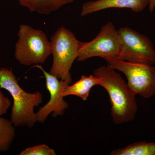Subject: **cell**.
Instances as JSON below:
<instances>
[{
	"mask_svg": "<svg viewBox=\"0 0 155 155\" xmlns=\"http://www.w3.org/2000/svg\"><path fill=\"white\" fill-rule=\"evenodd\" d=\"M64 1L67 4H69V3H72L74 0H64Z\"/></svg>",
	"mask_w": 155,
	"mask_h": 155,
	"instance_id": "cell-17",
	"label": "cell"
},
{
	"mask_svg": "<svg viewBox=\"0 0 155 155\" xmlns=\"http://www.w3.org/2000/svg\"><path fill=\"white\" fill-rule=\"evenodd\" d=\"M122 48L116 60L153 65L155 48L148 37L129 27L118 29Z\"/></svg>",
	"mask_w": 155,
	"mask_h": 155,
	"instance_id": "cell-7",
	"label": "cell"
},
{
	"mask_svg": "<svg viewBox=\"0 0 155 155\" xmlns=\"http://www.w3.org/2000/svg\"><path fill=\"white\" fill-rule=\"evenodd\" d=\"M14 56L25 66L43 64L51 54V41L42 30L25 24L19 26Z\"/></svg>",
	"mask_w": 155,
	"mask_h": 155,
	"instance_id": "cell-4",
	"label": "cell"
},
{
	"mask_svg": "<svg viewBox=\"0 0 155 155\" xmlns=\"http://www.w3.org/2000/svg\"><path fill=\"white\" fill-rule=\"evenodd\" d=\"M122 48L119 32L113 22L103 25L94 38L89 42L80 41L77 61H84L100 57L107 62L116 60Z\"/></svg>",
	"mask_w": 155,
	"mask_h": 155,
	"instance_id": "cell-5",
	"label": "cell"
},
{
	"mask_svg": "<svg viewBox=\"0 0 155 155\" xmlns=\"http://www.w3.org/2000/svg\"><path fill=\"white\" fill-rule=\"evenodd\" d=\"M0 86L10 93L14 104L11 121L15 127H33L38 122L34 108L41 104L43 95L39 91L33 93L22 89L12 69L0 67Z\"/></svg>",
	"mask_w": 155,
	"mask_h": 155,
	"instance_id": "cell-2",
	"label": "cell"
},
{
	"mask_svg": "<svg viewBox=\"0 0 155 155\" xmlns=\"http://www.w3.org/2000/svg\"><path fill=\"white\" fill-rule=\"evenodd\" d=\"M1 89L0 86V116L7 113L11 104V101L4 95Z\"/></svg>",
	"mask_w": 155,
	"mask_h": 155,
	"instance_id": "cell-15",
	"label": "cell"
},
{
	"mask_svg": "<svg viewBox=\"0 0 155 155\" xmlns=\"http://www.w3.org/2000/svg\"><path fill=\"white\" fill-rule=\"evenodd\" d=\"M110 155H155V143L137 142L125 147L113 150Z\"/></svg>",
	"mask_w": 155,
	"mask_h": 155,
	"instance_id": "cell-12",
	"label": "cell"
},
{
	"mask_svg": "<svg viewBox=\"0 0 155 155\" xmlns=\"http://www.w3.org/2000/svg\"><path fill=\"white\" fill-rule=\"evenodd\" d=\"M108 66L123 73L127 84L136 95L145 99L155 95V67L153 65L115 60Z\"/></svg>",
	"mask_w": 155,
	"mask_h": 155,
	"instance_id": "cell-6",
	"label": "cell"
},
{
	"mask_svg": "<svg viewBox=\"0 0 155 155\" xmlns=\"http://www.w3.org/2000/svg\"><path fill=\"white\" fill-rule=\"evenodd\" d=\"M100 86L107 92L110 101L111 115L114 124L128 123L135 118L137 110L136 95L116 70L103 66L93 71Z\"/></svg>",
	"mask_w": 155,
	"mask_h": 155,
	"instance_id": "cell-1",
	"label": "cell"
},
{
	"mask_svg": "<svg viewBox=\"0 0 155 155\" xmlns=\"http://www.w3.org/2000/svg\"><path fill=\"white\" fill-rule=\"evenodd\" d=\"M19 5L31 12L49 15L67 5L64 0H17Z\"/></svg>",
	"mask_w": 155,
	"mask_h": 155,
	"instance_id": "cell-11",
	"label": "cell"
},
{
	"mask_svg": "<svg viewBox=\"0 0 155 155\" xmlns=\"http://www.w3.org/2000/svg\"><path fill=\"white\" fill-rule=\"evenodd\" d=\"M148 6L150 12L152 13L155 8V0H150L149 5Z\"/></svg>",
	"mask_w": 155,
	"mask_h": 155,
	"instance_id": "cell-16",
	"label": "cell"
},
{
	"mask_svg": "<svg viewBox=\"0 0 155 155\" xmlns=\"http://www.w3.org/2000/svg\"><path fill=\"white\" fill-rule=\"evenodd\" d=\"M50 41L53 63L50 73L58 79L72 83L70 69L78 57L80 41L64 26L56 31Z\"/></svg>",
	"mask_w": 155,
	"mask_h": 155,
	"instance_id": "cell-3",
	"label": "cell"
},
{
	"mask_svg": "<svg viewBox=\"0 0 155 155\" xmlns=\"http://www.w3.org/2000/svg\"><path fill=\"white\" fill-rule=\"evenodd\" d=\"M15 127L11 120L0 116V153L10 148L16 135Z\"/></svg>",
	"mask_w": 155,
	"mask_h": 155,
	"instance_id": "cell-13",
	"label": "cell"
},
{
	"mask_svg": "<svg viewBox=\"0 0 155 155\" xmlns=\"http://www.w3.org/2000/svg\"><path fill=\"white\" fill-rule=\"evenodd\" d=\"M100 80L94 75H82L80 79L72 85H68L63 91V96L73 95L79 97L84 101L87 99L93 87L99 85Z\"/></svg>",
	"mask_w": 155,
	"mask_h": 155,
	"instance_id": "cell-10",
	"label": "cell"
},
{
	"mask_svg": "<svg viewBox=\"0 0 155 155\" xmlns=\"http://www.w3.org/2000/svg\"><path fill=\"white\" fill-rule=\"evenodd\" d=\"M34 67L40 69L43 73L47 89L50 94L49 101L36 113L38 122L44 123L50 114H52V116L54 117L62 116L69 108V104L64 100L62 93L65 87L71 83L60 80L55 75L47 72L39 64L34 65Z\"/></svg>",
	"mask_w": 155,
	"mask_h": 155,
	"instance_id": "cell-8",
	"label": "cell"
},
{
	"mask_svg": "<svg viewBox=\"0 0 155 155\" xmlns=\"http://www.w3.org/2000/svg\"><path fill=\"white\" fill-rule=\"evenodd\" d=\"M20 155H56L54 150L45 144L27 148L19 154Z\"/></svg>",
	"mask_w": 155,
	"mask_h": 155,
	"instance_id": "cell-14",
	"label": "cell"
},
{
	"mask_svg": "<svg viewBox=\"0 0 155 155\" xmlns=\"http://www.w3.org/2000/svg\"><path fill=\"white\" fill-rule=\"evenodd\" d=\"M150 0H96L84 3L81 16L82 17L110 8H127L135 13L143 11L149 5Z\"/></svg>",
	"mask_w": 155,
	"mask_h": 155,
	"instance_id": "cell-9",
	"label": "cell"
}]
</instances>
